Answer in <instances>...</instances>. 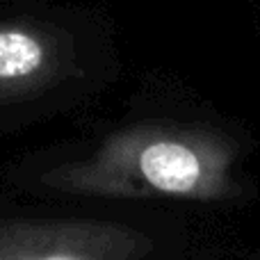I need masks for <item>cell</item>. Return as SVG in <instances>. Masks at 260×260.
I'll return each mask as SVG.
<instances>
[{"label": "cell", "instance_id": "cell-1", "mask_svg": "<svg viewBox=\"0 0 260 260\" xmlns=\"http://www.w3.org/2000/svg\"><path fill=\"white\" fill-rule=\"evenodd\" d=\"M142 174L165 192H187L197 185L201 167L189 148L171 142H157L142 153Z\"/></svg>", "mask_w": 260, "mask_h": 260}, {"label": "cell", "instance_id": "cell-2", "mask_svg": "<svg viewBox=\"0 0 260 260\" xmlns=\"http://www.w3.org/2000/svg\"><path fill=\"white\" fill-rule=\"evenodd\" d=\"M44 64V46L25 30H0V80L25 78Z\"/></svg>", "mask_w": 260, "mask_h": 260}, {"label": "cell", "instance_id": "cell-3", "mask_svg": "<svg viewBox=\"0 0 260 260\" xmlns=\"http://www.w3.org/2000/svg\"><path fill=\"white\" fill-rule=\"evenodd\" d=\"M44 260H76V258H71V256H48Z\"/></svg>", "mask_w": 260, "mask_h": 260}]
</instances>
